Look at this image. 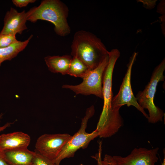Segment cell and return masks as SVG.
<instances>
[{
    "instance_id": "cell-1",
    "label": "cell",
    "mask_w": 165,
    "mask_h": 165,
    "mask_svg": "<svg viewBox=\"0 0 165 165\" xmlns=\"http://www.w3.org/2000/svg\"><path fill=\"white\" fill-rule=\"evenodd\" d=\"M71 50V55L81 60L90 70L97 67L108 55V51L101 40L93 33L83 30L75 33Z\"/></svg>"
},
{
    "instance_id": "cell-2",
    "label": "cell",
    "mask_w": 165,
    "mask_h": 165,
    "mask_svg": "<svg viewBox=\"0 0 165 165\" xmlns=\"http://www.w3.org/2000/svg\"><path fill=\"white\" fill-rule=\"evenodd\" d=\"M26 13L27 20L32 23L40 20L53 24L55 33L59 36H64L70 33L67 20L68 9L60 0H42L38 6L31 8Z\"/></svg>"
},
{
    "instance_id": "cell-3",
    "label": "cell",
    "mask_w": 165,
    "mask_h": 165,
    "mask_svg": "<svg viewBox=\"0 0 165 165\" xmlns=\"http://www.w3.org/2000/svg\"><path fill=\"white\" fill-rule=\"evenodd\" d=\"M109 61L105 70L102 81L104 105L97 124L102 126L112 124L120 121L122 117L119 110L113 109L111 103L113 97L112 76L116 62L120 56L119 51L113 49L108 51Z\"/></svg>"
},
{
    "instance_id": "cell-4",
    "label": "cell",
    "mask_w": 165,
    "mask_h": 165,
    "mask_svg": "<svg viewBox=\"0 0 165 165\" xmlns=\"http://www.w3.org/2000/svg\"><path fill=\"white\" fill-rule=\"evenodd\" d=\"M165 69V60L164 58L154 69L149 82L142 91H139L136 95V98L140 106L143 109H147L149 112L148 122L155 123L162 121L164 115L163 111L154 103V96L157 85L161 81H164L163 75Z\"/></svg>"
},
{
    "instance_id": "cell-5",
    "label": "cell",
    "mask_w": 165,
    "mask_h": 165,
    "mask_svg": "<svg viewBox=\"0 0 165 165\" xmlns=\"http://www.w3.org/2000/svg\"><path fill=\"white\" fill-rule=\"evenodd\" d=\"M94 113L95 108L93 105L86 109L85 116L82 119L80 128L72 136L53 161L55 164L60 165L61 161L64 159L73 157L77 150L80 148H86L91 141L98 136L96 129L90 133L86 131L88 121Z\"/></svg>"
},
{
    "instance_id": "cell-6",
    "label": "cell",
    "mask_w": 165,
    "mask_h": 165,
    "mask_svg": "<svg viewBox=\"0 0 165 165\" xmlns=\"http://www.w3.org/2000/svg\"><path fill=\"white\" fill-rule=\"evenodd\" d=\"M108 61V55L97 67L90 70L82 79L83 80L82 83L75 85H63L62 87L69 89L77 95L93 94L103 99V78Z\"/></svg>"
},
{
    "instance_id": "cell-7",
    "label": "cell",
    "mask_w": 165,
    "mask_h": 165,
    "mask_svg": "<svg viewBox=\"0 0 165 165\" xmlns=\"http://www.w3.org/2000/svg\"><path fill=\"white\" fill-rule=\"evenodd\" d=\"M137 53L135 52L130 57L127 64V69L118 94L113 97L111 105L113 109H119L123 105L128 107L131 105L135 107L141 112L147 119L148 116L139 105L133 93L131 85L132 69L135 60Z\"/></svg>"
},
{
    "instance_id": "cell-8",
    "label": "cell",
    "mask_w": 165,
    "mask_h": 165,
    "mask_svg": "<svg viewBox=\"0 0 165 165\" xmlns=\"http://www.w3.org/2000/svg\"><path fill=\"white\" fill-rule=\"evenodd\" d=\"M72 136L67 133L42 134L37 140L35 151L53 162Z\"/></svg>"
},
{
    "instance_id": "cell-9",
    "label": "cell",
    "mask_w": 165,
    "mask_h": 165,
    "mask_svg": "<svg viewBox=\"0 0 165 165\" xmlns=\"http://www.w3.org/2000/svg\"><path fill=\"white\" fill-rule=\"evenodd\" d=\"M158 147L151 149L135 148L126 157L112 156L116 165H155L158 160Z\"/></svg>"
},
{
    "instance_id": "cell-10",
    "label": "cell",
    "mask_w": 165,
    "mask_h": 165,
    "mask_svg": "<svg viewBox=\"0 0 165 165\" xmlns=\"http://www.w3.org/2000/svg\"><path fill=\"white\" fill-rule=\"evenodd\" d=\"M27 21V13L24 10L19 12L11 7L5 16L4 26L0 35L21 34L24 31L28 29L26 25Z\"/></svg>"
},
{
    "instance_id": "cell-11",
    "label": "cell",
    "mask_w": 165,
    "mask_h": 165,
    "mask_svg": "<svg viewBox=\"0 0 165 165\" xmlns=\"http://www.w3.org/2000/svg\"><path fill=\"white\" fill-rule=\"evenodd\" d=\"M28 134L21 131L0 135V151L28 148L31 141Z\"/></svg>"
},
{
    "instance_id": "cell-12",
    "label": "cell",
    "mask_w": 165,
    "mask_h": 165,
    "mask_svg": "<svg viewBox=\"0 0 165 165\" xmlns=\"http://www.w3.org/2000/svg\"><path fill=\"white\" fill-rule=\"evenodd\" d=\"M5 160L10 165H33L35 152L28 148L0 151Z\"/></svg>"
},
{
    "instance_id": "cell-13",
    "label": "cell",
    "mask_w": 165,
    "mask_h": 165,
    "mask_svg": "<svg viewBox=\"0 0 165 165\" xmlns=\"http://www.w3.org/2000/svg\"><path fill=\"white\" fill-rule=\"evenodd\" d=\"M72 57L71 55L47 56L44 58L48 69L53 73L67 74Z\"/></svg>"
},
{
    "instance_id": "cell-14",
    "label": "cell",
    "mask_w": 165,
    "mask_h": 165,
    "mask_svg": "<svg viewBox=\"0 0 165 165\" xmlns=\"http://www.w3.org/2000/svg\"><path fill=\"white\" fill-rule=\"evenodd\" d=\"M33 35H31L27 39L24 41H19L6 48H0V67L6 61H10L16 57L20 52L23 51L27 46Z\"/></svg>"
},
{
    "instance_id": "cell-15",
    "label": "cell",
    "mask_w": 165,
    "mask_h": 165,
    "mask_svg": "<svg viewBox=\"0 0 165 165\" xmlns=\"http://www.w3.org/2000/svg\"><path fill=\"white\" fill-rule=\"evenodd\" d=\"M90 70L89 67L81 60L72 57L67 74L82 79Z\"/></svg>"
},
{
    "instance_id": "cell-16",
    "label": "cell",
    "mask_w": 165,
    "mask_h": 165,
    "mask_svg": "<svg viewBox=\"0 0 165 165\" xmlns=\"http://www.w3.org/2000/svg\"><path fill=\"white\" fill-rule=\"evenodd\" d=\"M16 36L12 35H0V48L8 47L18 42Z\"/></svg>"
},
{
    "instance_id": "cell-17",
    "label": "cell",
    "mask_w": 165,
    "mask_h": 165,
    "mask_svg": "<svg viewBox=\"0 0 165 165\" xmlns=\"http://www.w3.org/2000/svg\"><path fill=\"white\" fill-rule=\"evenodd\" d=\"M33 165H57L52 160L35 151Z\"/></svg>"
},
{
    "instance_id": "cell-18",
    "label": "cell",
    "mask_w": 165,
    "mask_h": 165,
    "mask_svg": "<svg viewBox=\"0 0 165 165\" xmlns=\"http://www.w3.org/2000/svg\"><path fill=\"white\" fill-rule=\"evenodd\" d=\"M35 0H13V4L17 7L22 8L26 6L29 3H33Z\"/></svg>"
},
{
    "instance_id": "cell-19",
    "label": "cell",
    "mask_w": 165,
    "mask_h": 165,
    "mask_svg": "<svg viewBox=\"0 0 165 165\" xmlns=\"http://www.w3.org/2000/svg\"><path fill=\"white\" fill-rule=\"evenodd\" d=\"M101 164L102 165H116L112 156L108 154L105 155Z\"/></svg>"
},
{
    "instance_id": "cell-20",
    "label": "cell",
    "mask_w": 165,
    "mask_h": 165,
    "mask_svg": "<svg viewBox=\"0 0 165 165\" xmlns=\"http://www.w3.org/2000/svg\"><path fill=\"white\" fill-rule=\"evenodd\" d=\"M102 143L99 142V150L98 152L94 156H92V157L95 159L97 162V165H102L101 164L102 159L101 158L102 151Z\"/></svg>"
},
{
    "instance_id": "cell-21",
    "label": "cell",
    "mask_w": 165,
    "mask_h": 165,
    "mask_svg": "<svg viewBox=\"0 0 165 165\" xmlns=\"http://www.w3.org/2000/svg\"><path fill=\"white\" fill-rule=\"evenodd\" d=\"M3 115V113H1L0 114V123L1 122V120L2 118ZM13 123L14 122H8L2 126H1L0 125V133L2 131H3L5 130L8 127H10L11 125L12 124H13Z\"/></svg>"
},
{
    "instance_id": "cell-22",
    "label": "cell",
    "mask_w": 165,
    "mask_h": 165,
    "mask_svg": "<svg viewBox=\"0 0 165 165\" xmlns=\"http://www.w3.org/2000/svg\"><path fill=\"white\" fill-rule=\"evenodd\" d=\"M0 165H10L5 160L0 153Z\"/></svg>"
},
{
    "instance_id": "cell-23",
    "label": "cell",
    "mask_w": 165,
    "mask_h": 165,
    "mask_svg": "<svg viewBox=\"0 0 165 165\" xmlns=\"http://www.w3.org/2000/svg\"><path fill=\"white\" fill-rule=\"evenodd\" d=\"M161 165H165V153H164V158H163V161L161 163Z\"/></svg>"
}]
</instances>
